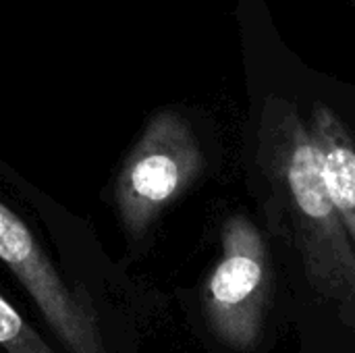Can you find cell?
Returning <instances> with one entry per match:
<instances>
[{"instance_id":"obj_1","label":"cell","mask_w":355,"mask_h":353,"mask_svg":"<svg viewBox=\"0 0 355 353\" xmlns=\"http://www.w3.org/2000/svg\"><path fill=\"white\" fill-rule=\"evenodd\" d=\"M260 160L275 198L283 200L306 279L355 327L354 241L324 187L312 133L287 102L266 104Z\"/></svg>"},{"instance_id":"obj_2","label":"cell","mask_w":355,"mask_h":353,"mask_svg":"<svg viewBox=\"0 0 355 353\" xmlns=\"http://www.w3.org/2000/svg\"><path fill=\"white\" fill-rule=\"evenodd\" d=\"M0 262L33 302L62 353H119L110 318L73 285L44 252L31 229L0 202Z\"/></svg>"},{"instance_id":"obj_3","label":"cell","mask_w":355,"mask_h":353,"mask_svg":"<svg viewBox=\"0 0 355 353\" xmlns=\"http://www.w3.org/2000/svg\"><path fill=\"white\" fill-rule=\"evenodd\" d=\"M202 152L183 117L154 114L123 162L114 202L129 241H141L158 216L202 173Z\"/></svg>"},{"instance_id":"obj_4","label":"cell","mask_w":355,"mask_h":353,"mask_svg":"<svg viewBox=\"0 0 355 353\" xmlns=\"http://www.w3.org/2000/svg\"><path fill=\"white\" fill-rule=\"evenodd\" d=\"M272 289L268 252L245 216L223 227V254L204 291V316L214 337L237 352L254 350L264 331Z\"/></svg>"},{"instance_id":"obj_5","label":"cell","mask_w":355,"mask_h":353,"mask_svg":"<svg viewBox=\"0 0 355 353\" xmlns=\"http://www.w3.org/2000/svg\"><path fill=\"white\" fill-rule=\"evenodd\" d=\"M312 139L324 187L355 246V141L345 123L329 108L314 106Z\"/></svg>"}]
</instances>
